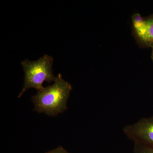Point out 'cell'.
<instances>
[{
  "mask_svg": "<svg viewBox=\"0 0 153 153\" xmlns=\"http://www.w3.org/2000/svg\"><path fill=\"white\" fill-rule=\"evenodd\" d=\"M151 48H152V54H151V58H152V60L153 62V44L152 46L151 47Z\"/></svg>",
  "mask_w": 153,
  "mask_h": 153,
  "instance_id": "cell-7",
  "label": "cell"
},
{
  "mask_svg": "<svg viewBox=\"0 0 153 153\" xmlns=\"http://www.w3.org/2000/svg\"><path fill=\"white\" fill-rule=\"evenodd\" d=\"M132 21L133 33L137 43L141 47L151 48L153 44V14L143 18L135 13Z\"/></svg>",
  "mask_w": 153,
  "mask_h": 153,
  "instance_id": "cell-4",
  "label": "cell"
},
{
  "mask_svg": "<svg viewBox=\"0 0 153 153\" xmlns=\"http://www.w3.org/2000/svg\"><path fill=\"white\" fill-rule=\"evenodd\" d=\"M45 153H70L68 152L64 148L61 146H59L58 147L52 150V151H49Z\"/></svg>",
  "mask_w": 153,
  "mask_h": 153,
  "instance_id": "cell-6",
  "label": "cell"
},
{
  "mask_svg": "<svg viewBox=\"0 0 153 153\" xmlns=\"http://www.w3.org/2000/svg\"><path fill=\"white\" fill-rule=\"evenodd\" d=\"M125 135L133 141L153 147V116L143 118L123 128Z\"/></svg>",
  "mask_w": 153,
  "mask_h": 153,
  "instance_id": "cell-3",
  "label": "cell"
},
{
  "mask_svg": "<svg viewBox=\"0 0 153 153\" xmlns=\"http://www.w3.org/2000/svg\"><path fill=\"white\" fill-rule=\"evenodd\" d=\"M53 60V57L45 54L36 61L26 59L22 61L21 64L25 73V83L19 98L29 88L40 90L44 88L43 84L45 81L50 83L55 81L56 77L52 71Z\"/></svg>",
  "mask_w": 153,
  "mask_h": 153,
  "instance_id": "cell-2",
  "label": "cell"
},
{
  "mask_svg": "<svg viewBox=\"0 0 153 153\" xmlns=\"http://www.w3.org/2000/svg\"><path fill=\"white\" fill-rule=\"evenodd\" d=\"M133 151L134 153H153V147L140 143H134Z\"/></svg>",
  "mask_w": 153,
  "mask_h": 153,
  "instance_id": "cell-5",
  "label": "cell"
},
{
  "mask_svg": "<svg viewBox=\"0 0 153 153\" xmlns=\"http://www.w3.org/2000/svg\"><path fill=\"white\" fill-rule=\"evenodd\" d=\"M72 88L71 84L58 74L52 85L38 91L32 97L35 110L51 116L63 112L67 109L66 103Z\"/></svg>",
  "mask_w": 153,
  "mask_h": 153,
  "instance_id": "cell-1",
  "label": "cell"
}]
</instances>
